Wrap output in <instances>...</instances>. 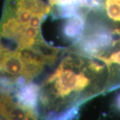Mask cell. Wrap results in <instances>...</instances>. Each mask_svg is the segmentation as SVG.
Here are the masks:
<instances>
[{
  "label": "cell",
  "instance_id": "cell-5",
  "mask_svg": "<svg viewBox=\"0 0 120 120\" xmlns=\"http://www.w3.org/2000/svg\"><path fill=\"white\" fill-rule=\"evenodd\" d=\"M23 61L17 52H9L2 66V71L11 75H22Z\"/></svg>",
  "mask_w": 120,
  "mask_h": 120
},
{
  "label": "cell",
  "instance_id": "cell-7",
  "mask_svg": "<svg viewBox=\"0 0 120 120\" xmlns=\"http://www.w3.org/2000/svg\"><path fill=\"white\" fill-rule=\"evenodd\" d=\"M45 16H46L45 15H43V14L33 15L32 17L30 19V22H29V26L39 29L40 27V25H41V23L42 22L43 18Z\"/></svg>",
  "mask_w": 120,
  "mask_h": 120
},
{
  "label": "cell",
  "instance_id": "cell-3",
  "mask_svg": "<svg viewBox=\"0 0 120 120\" xmlns=\"http://www.w3.org/2000/svg\"><path fill=\"white\" fill-rule=\"evenodd\" d=\"M112 44V34L101 30L83 39L79 43V49L86 55L95 57L101 49H105Z\"/></svg>",
  "mask_w": 120,
  "mask_h": 120
},
{
  "label": "cell",
  "instance_id": "cell-2",
  "mask_svg": "<svg viewBox=\"0 0 120 120\" xmlns=\"http://www.w3.org/2000/svg\"><path fill=\"white\" fill-rule=\"evenodd\" d=\"M24 77H19L15 82V98L23 107L36 111L38 105L40 87L36 83L26 82Z\"/></svg>",
  "mask_w": 120,
  "mask_h": 120
},
{
  "label": "cell",
  "instance_id": "cell-8",
  "mask_svg": "<svg viewBox=\"0 0 120 120\" xmlns=\"http://www.w3.org/2000/svg\"><path fill=\"white\" fill-rule=\"evenodd\" d=\"M119 1H120V0H119Z\"/></svg>",
  "mask_w": 120,
  "mask_h": 120
},
{
  "label": "cell",
  "instance_id": "cell-1",
  "mask_svg": "<svg viewBox=\"0 0 120 120\" xmlns=\"http://www.w3.org/2000/svg\"><path fill=\"white\" fill-rule=\"evenodd\" d=\"M47 82H54L52 94L55 99H65L74 92L79 94L90 83L89 78L83 73H77L72 69L65 68L63 62L49 77Z\"/></svg>",
  "mask_w": 120,
  "mask_h": 120
},
{
  "label": "cell",
  "instance_id": "cell-6",
  "mask_svg": "<svg viewBox=\"0 0 120 120\" xmlns=\"http://www.w3.org/2000/svg\"><path fill=\"white\" fill-rule=\"evenodd\" d=\"M95 57L99 60H101V61H103V62L105 63L107 68H109V71H110L109 70V67L113 64L120 65V49L117 51V52H113L109 57H102V56H95Z\"/></svg>",
  "mask_w": 120,
  "mask_h": 120
},
{
  "label": "cell",
  "instance_id": "cell-4",
  "mask_svg": "<svg viewBox=\"0 0 120 120\" xmlns=\"http://www.w3.org/2000/svg\"><path fill=\"white\" fill-rule=\"evenodd\" d=\"M85 29V18L77 13L68 18L63 26V35L65 39L76 41L82 36Z\"/></svg>",
  "mask_w": 120,
  "mask_h": 120
}]
</instances>
